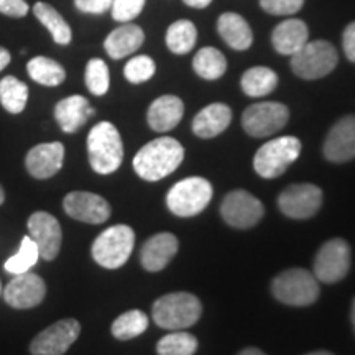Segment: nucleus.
<instances>
[{"mask_svg": "<svg viewBox=\"0 0 355 355\" xmlns=\"http://www.w3.org/2000/svg\"><path fill=\"white\" fill-rule=\"evenodd\" d=\"M10 63V53L6 48L0 46V71H3Z\"/></svg>", "mask_w": 355, "mask_h": 355, "instance_id": "obj_43", "label": "nucleus"}, {"mask_svg": "<svg viewBox=\"0 0 355 355\" xmlns=\"http://www.w3.org/2000/svg\"><path fill=\"white\" fill-rule=\"evenodd\" d=\"M166 46L175 55H186L194 48L198 30L191 20H178L166 30Z\"/></svg>", "mask_w": 355, "mask_h": 355, "instance_id": "obj_30", "label": "nucleus"}, {"mask_svg": "<svg viewBox=\"0 0 355 355\" xmlns=\"http://www.w3.org/2000/svg\"><path fill=\"white\" fill-rule=\"evenodd\" d=\"M178 254V239L173 234L162 232L150 237L140 250L141 266L146 272H159Z\"/></svg>", "mask_w": 355, "mask_h": 355, "instance_id": "obj_19", "label": "nucleus"}, {"mask_svg": "<svg viewBox=\"0 0 355 355\" xmlns=\"http://www.w3.org/2000/svg\"><path fill=\"white\" fill-rule=\"evenodd\" d=\"M301 141L296 137H278L261 145L255 153L254 168L265 180L282 176L301 155Z\"/></svg>", "mask_w": 355, "mask_h": 355, "instance_id": "obj_5", "label": "nucleus"}, {"mask_svg": "<svg viewBox=\"0 0 355 355\" xmlns=\"http://www.w3.org/2000/svg\"><path fill=\"white\" fill-rule=\"evenodd\" d=\"M0 295H2V283H0Z\"/></svg>", "mask_w": 355, "mask_h": 355, "instance_id": "obj_48", "label": "nucleus"}, {"mask_svg": "<svg viewBox=\"0 0 355 355\" xmlns=\"http://www.w3.org/2000/svg\"><path fill=\"white\" fill-rule=\"evenodd\" d=\"M96 114L89 101L83 96H69L60 101L55 107V119L60 128L66 133H74L84 127L89 117Z\"/></svg>", "mask_w": 355, "mask_h": 355, "instance_id": "obj_21", "label": "nucleus"}, {"mask_svg": "<svg viewBox=\"0 0 355 355\" xmlns=\"http://www.w3.org/2000/svg\"><path fill=\"white\" fill-rule=\"evenodd\" d=\"M309 28L303 20L288 19L275 26L272 33V44L279 55L293 56L308 43Z\"/></svg>", "mask_w": 355, "mask_h": 355, "instance_id": "obj_22", "label": "nucleus"}, {"mask_svg": "<svg viewBox=\"0 0 355 355\" xmlns=\"http://www.w3.org/2000/svg\"><path fill=\"white\" fill-rule=\"evenodd\" d=\"M26 71H28L30 78L35 83L48 87L60 86L66 79V71L63 66L46 56H37L30 60L28 64H26Z\"/></svg>", "mask_w": 355, "mask_h": 355, "instance_id": "obj_29", "label": "nucleus"}, {"mask_svg": "<svg viewBox=\"0 0 355 355\" xmlns=\"http://www.w3.org/2000/svg\"><path fill=\"white\" fill-rule=\"evenodd\" d=\"M28 102V86L20 79L6 76L0 81V104L10 114L24 112Z\"/></svg>", "mask_w": 355, "mask_h": 355, "instance_id": "obj_31", "label": "nucleus"}, {"mask_svg": "<svg viewBox=\"0 0 355 355\" xmlns=\"http://www.w3.org/2000/svg\"><path fill=\"white\" fill-rule=\"evenodd\" d=\"M63 209L73 219L86 224H102L110 217V206L99 194L73 191L63 201Z\"/></svg>", "mask_w": 355, "mask_h": 355, "instance_id": "obj_16", "label": "nucleus"}, {"mask_svg": "<svg viewBox=\"0 0 355 355\" xmlns=\"http://www.w3.org/2000/svg\"><path fill=\"white\" fill-rule=\"evenodd\" d=\"M184 158V148L171 137H159L141 146L133 158V170L145 181H159L171 175Z\"/></svg>", "mask_w": 355, "mask_h": 355, "instance_id": "obj_1", "label": "nucleus"}, {"mask_svg": "<svg viewBox=\"0 0 355 355\" xmlns=\"http://www.w3.org/2000/svg\"><path fill=\"white\" fill-rule=\"evenodd\" d=\"M339 55L334 44L326 40L308 42L298 53L291 56V69L301 79H321L336 69Z\"/></svg>", "mask_w": 355, "mask_h": 355, "instance_id": "obj_6", "label": "nucleus"}, {"mask_svg": "<svg viewBox=\"0 0 355 355\" xmlns=\"http://www.w3.org/2000/svg\"><path fill=\"white\" fill-rule=\"evenodd\" d=\"M28 232L38 245L40 257L46 261L55 260L63 242V232L56 217L44 211L33 212L28 219Z\"/></svg>", "mask_w": 355, "mask_h": 355, "instance_id": "obj_14", "label": "nucleus"}, {"mask_svg": "<svg viewBox=\"0 0 355 355\" xmlns=\"http://www.w3.org/2000/svg\"><path fill=\"white\" fill-rule=\"evenodd\" d=\"M217 32L220 38L235 51H245L252 46L254 33L250 25L241 13L225 12L217 20Z\"/></svg>", "mask_w": 355, "mask_h": 355, "instance_id": "obj_24", "label": "nucleus"}, {"mask_svg": "<svg viewBox=\"0 0 355 355\" xmlns=\"http://www.w3.org/2000/svg\"><path fill=\"white\" fill-rule=\"evenodd\" d=\"M212 199V186L199 176L176 183L166 196V206L178 217H193L202 212Z\"/></svg>", "mask_w": 355, "mask_h": 355, "instance_id": "obj_8", "label": "nucleus"}, {"mask_svg": "<svg viewBox=\"0 0 355 355\" xmlns=\"http://www.w3.org/2000/svg\"><path fill=\"white\" fill-rule=\"evenodd\" d=\"M146 0H112V19L121 24H128V21L135 20L144 10Z\"/></svg>", "mask_w": 355, "mask_h": 355, "instance_id": "obj_37", "label": "nucleus"}, {"mask_svg": "<svg viewBox=\"0 0 355 355\" xmlns=\"http://www.w3.org/2000/svg\"><path fill=\"white\" fill-rule=\"evenodd\" d=\"M145 42V33L141 26L135 24H123L105 38L104 48L112 60H122L132 53H135Z\"/></svg>", "mask_w": 355, "mask_h": 355, "instance_id": "obj_25", "label": "nucleus"}, {"mask_svg": "<svg viewBox=\"0 0 355 355\" xmlns=\"http://www.w3.org/2000/svg\"><path fill=\"white\" fill-rule=\"evenodd\" d=\"M230 122H232V110L229 105L214 102L196 114V117L193 119V132L201 139H214L230 125Z\"/></svg>", "mask_w": 355, "mask_h": 355, "instance_id": "obj_23", "label": "nucleus"}, {"mask_svg": "<svg viewBox=\"0 0 355 355\" xmlns=\"http://www.w3.org/2000/svg\"><path fill=\"white\" fill-rule=\"evenodd\" d=\"M64 162V146L60 141L33 146L25 158V166L37 180H48L61 170Z\"/></svg>", "mask_w": 355, "mask_h": 355, "instance_id": "obj_18", "label": "nucleus"}, {"mask_svg": "<svg viewBox=\"0 0 355 355\" xmlns=\"http://www.w3.org/2000/svg\"><path fill=\"white\" fill-rule=\"evenodd\" d=\"M33 13L40 24L51 33L53 40H55L58 44L66 46V44L71 43V40H73L71 26L68 25V21L61 17V13L58 12L56 8H53L51 6H48V3L44 2H37L33 6Z\"/></svg>", "mask_w": 355, "mask_h": 355, "instance_id": "obj_26", "label": "nucleus"}, {"mask_svg": "<svg viewBox=\"0 0 355 355\" xmlns=\"http://www.w3.org/2000/svg\"><path fill=\"white\" fill-rule=\"evenodd\" d=\"M148 329V316L140 309L123 313L112 322V336L119 340H130Z\"/></svg>", "mask_w": 355, "mask_h": 355, "instance_id": "obj_32", "label": "nucleus"}, {"mask_svg": "<svg viewBox=\"0 0 355 355\" xmlns=\"http://www.w3.org/2000/svg\"><path fill=\"white\" fill-rule=\"evenodd\" d=\"M81 334V324L76 319L66 318L40 332L30 344L33 355H63L76 343Z\"/></svg>", "mask_w": 355, "mask_h": 355, "instance_id": "obj_12", "label": "nucleus"}, {"mask_svg": "<svg viewBox=\"0 0 355 355\" xmlns=\"http://www.w3.org/2000/svg\"><path fill=\"white\" fill-rule=\"evenodd\" d=\"M222 219L235 229H250L259 224L265 214L263 204L243 189L229 193L220 206Z\"/></svg>", "mask_w": 355, "mask_h": 355, "instance_id": "obj_13", "label": "nucleus"}, {"mask_svg": "<svg viewBox=\"0 0 355 355\" xmlns=\"http://www.w3.org/2000/svg\"><path fill=\"white\" fill-rule=\"evenodd\" d=\"M196 350L198 339L189 332H171L157 345L158 355H194Z\"/></svg>", "mask_w": 355, "mask_h": 355, "instance_id": "obj_34", "label": "nucleus"}, {"mask_svg": "<svg viewBox=\"0 0 355 355\" xmlns=\"http://www.w3.org/2000/svg\"><path fill=\"white\" fill-rule=\"evenodd\" d=\"M272 293L283 304L309 306L319 298V285L308 270L290 268L273 279Z\"/></svg>", "mask_w": 355, "mask_h": 355, "instance_id": "obj_7", "label": "nucleus"}, {"mask_svg": "<svg viewBox=\"0 0 355 355\" xmlns=\"http://www.w3.org/2000/svg\"><path fill=\"white\" fill-rule=\"evenodd\" d=\"M153 321L162 329L181 331L194 326L202 314V306L196 296L191 293H168L155 301Z\"/></svg>", "mask_w": 355, "mask_h": 355, "instance_id": "obj_3", "label": "nucleus"}, {"mask_svg": "<svg viewBox=\"0 0 355 355\" xmlns=\"http://www.w3.org/2000/svg\"><path fill=\"white\" fill-rule=\"evenodd\" d=\"M87 155L91 168L99 175L117 171L123 159L121 133L110 122H99L87 135Z\"/></svg>", "mask_w": 355, "mask_h": 355, "instance_id": "obj_2", "label": "nucleus"}, {"mask_svg": "<svg viewBox=\"0 0 355 355\" xmlns=\"http://www.w3.org/2000/svg\"><path fill=\"white\" fill-rule=\"evenodd\" d=\"M183 114V101L178 96L166 94L152 102L146 112V121L155 132H170L181 122Z\"/></svg>", "mask_w": 355, "mask_h": 355, "instance_id": "obj_20", "label": "nucleus"}, {"mask_svg": "<svg viewBox=\"0 0 355 355\" xmlns=\"http://www.w3.org/2000/svg\"><path fill=\"white\" fill-rule=\"evenodd\" d=\"M74 6L79 12L91 13V15H102L112 7V0H74Z\"/></svg>", "mask_w": 355, "mask_h": 355, "instance_id": "obj_39", "label": "nucleus"}, {"mask_svg": "<svg viewBox=\"0 0 355 355\" xmlns=\"http://www.w3.org/2000/svg\"><path fill=\"white\" fill-rule=\"evenodd\" d=\"M3 300L13 309H32L43 303L46 285L38 275L25 272L13 275V279L3 290Z\"/></svg>", "mask_w": 355, "mask_h": 355, "instance_id": "obj_15", "label": "nucleus"}, {"mask_svg": "<svg viewBox=\"0 0 355 355\" xmlns=\"http://www.w3.org/2000/svg\"><path fill=\"white\" fill-rule=\"evenodd\" d=\"M155 71H157V64L150 56L140 55L132 58L130 61L123 68V76L128 83L132 84H140L148 81L153 78Z\"/></svg>", "mask_w": 355, "mask_h": 355, "instance_id": "obj_36", "label": "nucleus"}, {"mask_svg": "<svg viewBox=\"0 0 355 355\" xmlns=\"http://www.w3.org/2000/svg\"><path fill=\"white\" fill-rule=\"evenodd\" d=\"M324 157L332 163H344L355 158V115H345L327 133Z\"/></svg>", "mask_w": 355, "mask_h": 355, "instance_id": "obj_17", "label": "nucleus"}, {"mask_svg": "<svg viewBox=\"0 0 355 355\" xmlns=\"http://www.w3.org/2000/svg\"><path fill=\"white\" fill-rule=\"evenodd\" d=\"M3 201H6V193H3V188L0 186V206H2Z\"/></svg>", "mask_w": 355, "mask_h": 355, "instance_id": "obj_46", "label": "nucleus"}, {"mask_svg": "<svg viewBox=\"0 0 355 355\" xmlns=\"http://www.w3.org/2000/svg\"><path fill=\"white\" fill-rule=\"evenodd\" d=\"M183 2L191 8H206L211 6L212 0H183Z\"/></svg>", "mask_w": 355, "mask_h": 355, "instance_id": "obj_42", "label": "nucleus"}, {"mask_svg": "<svg viewBox=\"0 0 355 355\" xmlns=\"http://www.w3.org/2000/svg\"><path fill=\"white\" fill-rule=\"evenodd\" d=\"M304 6V0H260V7L270 15L288 17L300 12Z\"/></svg>", "mask_w": 355, "mask_h": 355, "instance_id": "obj_38", "label": "nucleus"}, {"mask_svg": "<svg viewBox=\"0 0 355 355\" xmlns=\"http://www.w3.org/2000/svg\"><path fill=\"white\" fill-rule=\"evenodd\" d=\"M343 48L347 60L355 63V21L345 26L343 33Z\"/></svg>", "mask_w": 355, "mask_h": 355, "instance_id": "obj_41", "label": "nucleus"}, {"mask_svg": "<svg viewBox=\"0 0 355 355\" xmlns=\"http://www.w3.org/2000/svg\"><path fill=\"white\" fill-rule=\"evenodd\" d=\"M239 355H266V354H263L260 349H257V347H248V349H243Z\"/></svg>", "mask_w": 355, "mask_h": 355, "instance_id": "obj_44", "label": "nucleus"}, {"mask_svg": "<svg viewBox=\"0 0 355 355\" xmlns=\"http://www.w3.org/2000/svg\"><path fill=\"white\" fill-rule=\"evenodd\" d=\"M290 110L279 102H257L245 109L242 115V127L250 137L263 139L273 135L286 125Z\"/></svg>", "mask_w": 355, "mask_h": 355, "instance_id": "obj_9", "label": "nucleus"}, {"mask_svg": "<svg viewBox=\"0 0 355 355\" xmlns=\"http://www.w3.org/2000/svg\"><path fill=\"white\" fill-rule=\"evenodd\" d=\"M308 355H334V354L326 352V350H318V352H313V354H308Z\"/></svg>", "mask_w": 355, "mask_h": 355, "instance_id": "obj_47", "label": "nucleus"}, {"mask_svg": "<svg viewBox=\"0 0 355 355\" xmlns=\"http://www.w3.org/2000/svg\"><path fill=\"white\" fill-rule=\"evenodd\" d=\"M241 86L248 97L268 96L278 86V74L266 66H255L243 73Z\"/></svg>", "mask_w": 355, "mask_h": 355, "instance_id": "obj_27", "label": "nucleus"}, {"mask_svg": "<svg viewBox=\"0 0 355 355\" xmlns=\"http://www.w3.org/2000/svg\"><path fill=\"white\" fill-rule=\"evenodd\" d=\"M38 259H40L38 245L33 242V239L30 237V235H25V237L21 239L19 252H17L13 257H10L3 266H6L7 273L20 275L25 272H30V268L37 265Z\"/></svg>", "mask_w": 355, "mask_h": 355, "instance_id": "obj_33", "label": "nucleus"}, {"mask_svg": "<svg viewBox=\"0 0 355 355\" xmlns=\"http://www.w3.org/2000/svg\"><path fill=\"white\" fill-rule=\"evenodd\" d=\"M0 13L13 19H21L28 13V3L25 0H0Z\"/></svg>", "mask_w": 355, "mask_h": 355, "instance_id": "obj_40", "label": "nucleus"}, {"mask_svg": "<svg viewBox=\"0 0 355 355\" xmlns=\"http://www.w3.org/2000/svg\"><path fill=\"white\" fill-rule=\"evenodd\" d=\"M350 319H352V326H354V331H355V300L352 303V313H350Z\"/></svg>", "mask_w": 355, "mask_h": 355, "instance_id": "obj_45", "label": "nucleus"}, {"mask_svg": "<svg viewBox=\"0 0 355 355\" xmlns=\"http://www.w3.org/2000/svg\"><path fill=\"white\" fill-rule=\"evenodd\" d=\"M193 68L199 78L206 81H216L227 71V60L217 48L206 46L196 53L193 60Z\"/></svg>", "mask_w": 355, "mask_h": 355, "instance_id": "obj_28", "label": "nucleus"}, {"mask_svg": "<svg viewBox=\"0 0 355 355\" xmlns=\"http://www.w3.org/2000/svg\"><path fill=\"white\" fill-rule=\"evenodd\" d=\"M322 206V191L318 186L303 183L283 189L278 198V207L290 219H309Z\"/></svg>", "mask_w": 355, "mask_h": 355, "instance_id": "obj_11", "label": "nucleus"}, {"mask_svg": "<svg viewBox=\"0 0 355 355\" xmlns=\"http://www.w3.org/2000/svg\"><path fill=\"white\" fill-rule=\"evenodd\" d=\"M84 81L89 91L94 96H104L109 91L110 86V74L109 66L105 61L94 58L86 66V74H84Z\"/></svg>", "mask_w": 355, "mask_h": 355, "instance_id": "obj_35", "label": "nucleus"}, {"mask_svg": "<svg viewBox=\"0 0 355 355\" xmlns=\"http://www.w3.org/2000/svg\"><path fill=\"white\" fill-rule=\"evenodd\" d=\"M350 268V247L343 239H332L319 248L314 259V277L319 282L337 283L345 278Z\"/></svg>", "mask_w": 355, "mask_h": 355, "instance_id": "obj_10", "label": "nucleus"}, {"mask_svg": "<svg viewBox=\"0 0 355 355\" xmlns=\"http://www.w3.org/2000/svg\"><path fill=\"white\" fill-rule=\"evenodd\" d=\"M135 245V232L125 224L105 229L92 243L91 254L96 263L109 270L121 268L130 259Z\"/></svg>", "mask_w": 355, "mask_h": 355, "instance_id": "obj_4", "label": "nucleus"}]
</instances>
